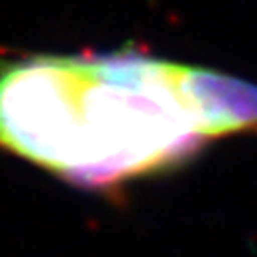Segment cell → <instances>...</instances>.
<instances>
[{
    "instance_id": "cell-1",
    "label": "cell",
    "mask_w": 257,
    "mask_h": 257,
    "mask_svg": "<svg viewBox=\"0 0 257 257\" xmlns=\"http://www.w3.org/2000/svg\"><path fill=\"white\" fill-rule=\"evenodd\" d=\"M202 142L178 62L142 52L0 60V148L71 184L111 187Z\"/></svg>"
},
{
    "instance_id": "cell-2",
    "label": "cell",
    "mask_w": 257,
    "mask_h": 257,
    "mask_svg": "<svg viewBox=\"0 0 257 257\" xmlns=\"http://www.w3.org/2000/svg\"><path fill=\"white\" fill-rule=\"evenodd\" d=\"M182 90L204 140L257 128V86L182 64Z\"/></svg>"
}]
</instances>
